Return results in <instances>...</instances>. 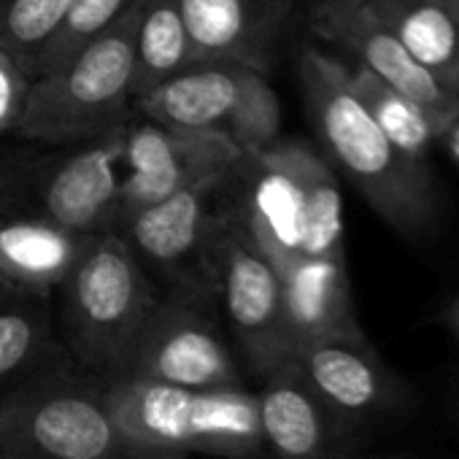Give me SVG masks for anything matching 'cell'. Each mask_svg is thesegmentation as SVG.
Wrapping results in <instances>:
<instances>
[{"mask_svg":"<svg viewBox=\"0 0 459 459\" xmlns=\"http://www.w3.org/2000/svg\"><path fill=\"white\" fill-rule=\"evenodd\" d=\"M213 298L227 325L233 327L241 351L257 376H268L290 362L284 330L281 276L249 238L241 219L230 208L227 195L216 213L208 241Z\"/></svg>","mask_w":459,"mask_h":459,"instance_id":"obj_8","label":"cell"},{"mask_svg":"<svg viewBox=\"0 0 459 459\" xmlns=\"http://www.w3.org/2000/svg\"><path fill=\"white\" fill-rule=\"evenodd\" d=\"M298 79L311 127L368 205L403 238H421L437 216L435 181L427 162L400 154L346 82V63L306 47Z\"/></svg>","mask_w":459,"mask_h":459,"instance_id":"obj_2","label":"cell"},{"mask_svg":"<svg viewBox=\"0 0 459 459\" xmlns=\"http://www.w3.org/2000/svg\"><path fill=\"white\" fill-rule=\"evenodd\" d=\"M141 9V6H138ZM138 9L60 71L33 82L17 133L39 143H90L130 125Z\"/></svg>","mask_w":459,"mask_h":459,"instance_id":"obj_5","label":"cell"},{"mask_svg":"<svg viewBox=\"0 0 459 459\" xmlns=\"http://www.w3.org/2000/svg\"><path fill=\"white\" fill-rule=\"evenodd\" d=\"M311 28L322 41L351 55L354 65L370 71L419 106L440 135L459 117V98L446 92L405 52L373 0H319L311 12Z\"/></svg>","mask_w":459,"mask_h":459,"instance_id":"obj_13","label":"cell"},{"mask_svg":"<svg viewBox=\"0 0 459 459\" xmlns=\"http://www.w3.org/2000/svg\"><path fill=\"white\" fill-rule=\"evenodd\" d=\"M60 295L74 354L87 368L119 376L160 303L146 268L125 238L117 233L87 236Z\"/></svg>","mask_w":459,"mask_h":459,"instance_id":"obj_4","label":"cell"},{"mask_svg":"<svg viewBox=\"0 0 459 459\" xmlns=\"http://www.w3.org/2000/svg\"><path fill=\"white\" fill-rule=\"evenodd\" d=\"M227 176H216L200 181L184 192H176L127 219L114 230L141 260V265H152L173 284L181 287L184 300H205L213 298L208 241L221 208Z\"/></svg>","mask_w":459,"mask_h":459,"instance_id":"obj_9","label":"cell"},{"mask_svg":"<svg viewBox=\"0 0 459 459\" xmlns=\"http://www.w3.org/2000/svg\"><path fill=\"white\" fill-rule=\"evenodd\" d=\"M122 130L63 157H39L36 205L49 224L82 238L114 233L122 184Z\"/></svg>","mask_w":459,"mask_h":459,"instance_id":"obj_14","label":"cell"},{"mask_svg":"<svg viewBox=\"0 0 459 459\" xmlns=\"http://www.w3.org/2000/svg\"><path fill=\"white\" fill-rule=\"evenodd\" d=\"M195 300L157 303L119 378H138L186 392L241 389L236 359L216 325Z\"/></svg>","mask_w":459,"mask_h":459,"instance_id":"obj_11","label":"cell"},{"mask_svg":"<svg viewBox=\"0 0 459 459\" xmlns=\"http://www.w3.org/2000/svg\"><path fill=\"white\" fill-rule=\"evenodd\" d=\"M405 52L459 98V20L448 0H373Z\"/></svg>","mask_w":459,"mask_h":459,"instance_id":"obj_19","label":"cell"},{"mask_svg":"<svg viewBox=\"0 0 459 459\" xmlns=\"http://www.w3.org/2000/svg\"><path fill=\"white\" fill-rule=\"evenodd\" d=\"M195 68L178 0H143L133 39V100Z\"/></svg>","mask_w":459,"mask_h":459,"instance_id":"obj_20","label":"cell"},{"mask_svg":"<svg viewBox=\"0 0 459 459\" xmlns=\"http://www.w3.org/2000/svg\"><path fill=\"white\" fill-rule=\"evenodd\" d=\"M30 87L33 79L20 68L14 57L0 49V135L17 133L28 106Z\"/></svg>","mask_w":459,"mask_h":459,"instance_id":"obj_25","label":"cell"},{"mask_svg":"<svg viewBox=\"0 0 459 459\" xmlns=\"http://www.w3.org/2000/svg\"><path fill=\"white\" fill-rule=\"evenodd\" d=\"M263 446L276 459H346L341 440L349 432L311 392L292 362L265 376L257 392Z\"/></svg>","mask_w":459,"mask_h":459,"instance_id":"obj_17","label":"cell"},{"mask_svg":"<svg viewBox=\"0 0 459 459\" xmlns=\"http://www.w3.org/2000/svg\"><path fill=\"white\" fill-rule=\"evenodd\" d=\"M195 65L236 63L271 74L295 0H178Z\"/></svg>","mask_w":459,"mask_h":459,"instance_id":"obj_16","label":"cell"},{"mask_svg":"<svg viewBox=\"0 0 459 459\" xmlns=\"http://www.w3.org/2000/svg\"><path fill=\"white\" fill-rule=\"evenodd\" d=\"M141 4L143 0H74L63 25L57 28V33L52 36V41L44 47V52L36 60L33 82L60 71L82 49H87L98 39L111 33Z\"/></svg>","mask_w":459,"mask_h":459,"instance_id":"obj_22","label":"cell"},{"mask_svg":"<svg viewBox=\"0 0 459 459\" xmlns=\"http://www.w3.org/2000/svg\"><path fill=\"white\" fill-rule=\"evenodd\" d=\"M224 195L279 276L303 260L346 257L338 176L308 143L279 138L241 154Z\"/></svg>","mask_w":459,"mask_h":459,"instance_id":"obj_1","label":"cell"},{"mask_svg":"<svg viewBox=\"0 0 459 459\" xmlns=\"http://www.w3.org/2000/svg\"><path fill=\"white\" fill-rule=\"evenodd\" d=\"M238 157L241 152L219 135L170 130L154 122H130L122 130V162L127 165V176H122L119 184L114 230L122 219L176 192L227 176Z\"/></svg>","mask_w":459,"mask_h":459,"instance_id":"obj_12","label":"cell"},{"mask_svg":"<svg viewBox=\"0 0 459 459\" xmlns=\"http://www.w3.org/2000/svg\"><path fill=\"white\" fill-rule=\"evenodd\" d=\"M448 4H451L454 14H456V20H459V0H448Z\"/></svg>","mask_w":459,"mask_h":459,"instance_id":"obj_28","label":"cell"},{"mask_svg":"<svg viewBox=\"0 0 459 459\" xmlns=\"http://www.w3.org/2000/svg\"><path fill=\"white\" fill-rule=\"evenodd\" d=\"M49 346V314L41 300L0 303V386L30 373Z\"/></svg>","mask_w":459,"mask_h":459,"instance_id":"obj_24","label":"cell"},{"mask_svg":"<svg viewBox=\"0 0 459 459\" xmlns=\"http://www.w3.org/2000/svg\"><path fill=\"white\" fill-rule=\"evenodd\" d=\"M290 362L346 432L400 411L408 397L365 335L314 343Z\"/></svg>","mask_w":459,"mask_h":459,"instance_id":"obj_15","label":"cell"},{"mask_svg":"<svg viewBox=\"0 0 459 459\" xmlns=\"http://www.w3.org/2000/svg\"><path fill=\"white\" fill-rule=\"evenodd\" d=\"M103 400L138 459L184 454L247 459L263 448L257 394L244 386L186 392L117 376L103 384Z\"/></svg>","mask_w":459,"mask_h":459,"instance_id":"obj_3","label":"cell"},{"mask_svg":"<svg viewBox=\"0 0 459 459\" xmlns=\"http://www.w3.org/2000/svg\"><path fill=\"white\" fill-rule=\"evenodd\" d=\"M74 0H0V49L33 79L44 47L63 25Z\"/></svg>","mask_w":459,"mask_h":459,"instance_id":"obj_23","label":"cell"},{"mask_svg":"<svg viewBox=\"0 0 459 459\" xmlns=\"http://www.w3.org/2000/svg\"><path fill=\"white\" fill-rule=\"evenodd\" d=\"M440 143L446 146V152L451 154V160L459 165V117L451 122V127L440 135Z\"/></svg>","mask_w":459,"mask_h":459,"instance_id":"obj_26","label":"cell"},{"mask_svg":"<svg viewBox=\"0 0 459 459\" xmlns=\"http://www.w3.org/2000/svg\"><path fill=\"white\" fill-rule=\"evenodd\" d=\"M346 82L354 98L400 154L416 162L429 160V152L435 143H440V133L419 106H413L405 95L359 65H346Z\"/></svg>","mask_w":459,"mask_h":459,"instance_id":"obj_21","label":"cell"},{"mask_svg":"<svg viewBox=\"0 0 459 459\" xmlns=\"http://www.w3.org/2000/svg\"><path fill=\"white\" fill-rule=\"evenodd\" d=\"M36 168L39 160L0 157V290L47 300L65 281L84 238L39 213Z\"/></svg>","mask_w":459,"mask_h":459,"instance_id":"obj_10","label":"cell"},{"mask_svg":"<svg viewBox=\"0 0 459 459\" xmlns=\"http://www.w3.org/2000/svg\"><path fill=\"white\" fill-rule=\"evenodd\" d=\"M443 322H446V327L459 338V292H456V298L451 300V306L446 308V316H443Z\"/></svg>","mask_w":459,"mask_h":459,"instance_id":"obj_27","label":"cell"},{"mask_svg":"<svg viewBox=\"0 0 459 459\" xmlns=\"http://www.w3.org/2000/svg\"><path fill=\"white\" fill-rule=\"evenodd\" d=\"M135 108L160 127L219 135L241 154L281 138V103L268 76L236 63L195 65L138 98Z\"/></svg>","mask_w":459,"mask_h":459,"instance_id":"obj_7","label":"cell"},{"mask_svg":"<svg viewBox=\"0 0 459 459\" xmlns=\"http://www.w3.org/2000/svg\"><path fill=\"white\" fill-rule=\"evenodd\" d=\"M4 459H138L122 437L103 386L74 376H39L0 400Z\"/></svg>","mask_w":459,"mask_h":459,"instance_id":"obj_6","label":"cell"},{"mask_svg":"<svg viewBox=\"0 0 459 459\" xmlns=\"http://www.w3.org/2000/svg\"><path fill=\"white\" fill-rule=\"evenodd\" d=\"M0 459H4V451H0Z\"/></svg>","mask_w":459,"mask_h":459,"instance_id":"obj_29","label":"cell"},{"mask_svg":"<svg viewBox=\"0 0 459 459\" xmlns=\"http://www.w3.org/2000/svg\"><path fill=\"white\" fill-rule=\"evenodd\" d=\"M281 300L290 359L314 343L365 335L354 314L346 257L292 265L281 273Z\"/></svg>","mask_w":459,"mask_h":459,"instance_id":"obj_18","label":"cell"}]
</instances>
